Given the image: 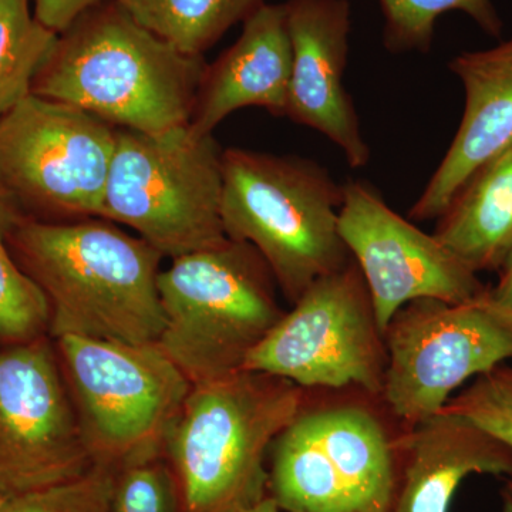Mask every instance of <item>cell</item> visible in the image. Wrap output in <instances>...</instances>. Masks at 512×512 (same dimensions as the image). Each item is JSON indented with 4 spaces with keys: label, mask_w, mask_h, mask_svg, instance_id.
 Returning a JSON list of instances; mask_svg holds the SVG:
<instances>
[{
    "label": "cell",
    "mask_w": 512,
    "mask_h": 512,
    "mask_svg": "<svg viewBox=\"0 0 512 512\" xmlns=\"http://www.w3.org/2000/svg\"><path fill=\"white\" fill-rule=\"evenodd\" d=\"M396 446L399 476L390 512H448L471 474L512 478L511 448L457 414H434Z\"/></svg>",
    "instance_id": "cell-17"
},
{
    "label": "cell",
    "mask_w": 512,
    "mask_h": 512,
    "mask_svg": "<svg viewBox=\"0 0 512 512\" xmlns=\"http://www.w3.org/2000/svg\"><path fill=\"white\" fill-rule=\"evenodd\" d=\"M339 232L365 278L382 335L407 303L470 302L487 291L478 274L436 235L394 212L365 181L343 184Z\"/></svg>",
    "instance_id": "cell-13"
},
{
    "label": "cell",
    "mask_w": 512,
    "mask_h": 512,
    "mask_svg": "<svg viewBox=\"0 0 512 512\" xmlns=\"http://www.w3.org/2000/svg\"><path fill=\"white\" fill-rule=\"evenodd\" d=\"M20 269L45 293L53 338L148 345L164 329V256L103 218L20 221L8 238Z\"/></svg>",
    "instance_id": "cell-1"
},
{
    "label": "cell",
    "mask_w": 512,
    "mask_h": 512,
    "mask_svg": "<svg viewBox=\"0 0 512 512\" xmlns=\"http://www.w3.org/2000/svg\"><path fill=\"white\" fill-rule=\"evenodd\" d=\"M114 127L30 94L0 117V200L20 221L100 218Z\"/></svg>",
    "instance_id": "cell-8"
},
{
    "label": "cell",
    "mask_w": 512,
    "mask_h": 512,
    "mask_svg": "<svg viewBox=\"0 0 512 512\" xmlns=\"http://www.w3.org/2000/svg\"><path fill=\"white\" fill-rule=\"evenodd\" d=\"M242 512H284L278 507V504L272 500L269 495H266L264 500L259 501L258 504L252 505L251 508Z\"/></svg>",
    "instance_id": "cell-29"
},
{
    "label": "cell",
    "mask_w": 512,
    "mask_h": 512,
    "mask_svg": "<svg viewBox=\"0 0 512 512\" xmlns=\"http://www.w3.org/2000/svg\"><path fill=\"white\" fill-rule=\"evenodd\" d=\"M106 2L109 0H33V15L43 28L60 35L84 13Z\"/></svg>",
    "instance_id": "cell-26"
},
{
    "label": "cell",
    "mask_w": 512,
    "mask_h": 512,
    "mask_svg": "<svg viewBox=\"0 0 512 512\" xmlns=\"http://www.w3.org/2000/svg\"><path fill=\"white\" fill-rule=\"evenodd\" d=\"M284 5L292 46L285 117L329 138L350 167H366L370 147L345 87L352 30L349 0H288Z\"/></svg>",
    "instance_id": "cell-14"
},
{
    "label": "cell",
    "mask_w": 512,
    "mask_h": 512,
    "mask_svg": "<svg viewBox=\"0 0 512 512\" xmlns=\"http://www.w3.org/2000/svg\"><path fill=\"white\" fill-rule=\"evenodd\" d=\"M56 37L37 22L30 0H0V117L32 94Z\"/></svg>",
    "instance_id": "cell-20"
},
{
    "label": "cell",
    "mask_w": 512,
    "mask_h": 512,
    "mask_svg": "<svg viewBox=\"0 0 512 512\" xmlns=\"http://www.w3.org/2000/svg\"><path fill=\"white\" fill-rule=\"evenodd\" d=\"M386 360L369 289L350 259L302 293L244 370L282 377L303 390L355 387L380 396Z\"/></svg>",
    "instance_id": "cell-11"
},
{
    "label": "cell",
    "mask_w": 512,
    "mask_h": 512,
    "mask_svg": "<svg viewBox=\"0 0 512 512\" xmlns=\"http://www.w3.org/2000/svg\"><path fill=\"white\" fill-rule=\"evenodd\" d=\"M386 370L380 397L413 427L440 413L467 380L512 360V323L483 296L404 305L383 335Z\"/></svg>",
    "instance_id": "cell-10"
},
{
    "label": "cell",
    "mask_w": 512,
    "mask_h": 512,
    "mask_svg": "<svg viewBox=\"0 0 512 512\" xmlns=\"http://www.w3.org/2000/svg\"><path fill=\"white\" fill-rule=\"evenodd\" d=\"M171 261L158 276L165 323L157 345L191 386L242 372L285 313L265 259L227 238Z\"/></svg>",
    "instance_id": "cell-5"
},
{
    "label": "cell",
    "mask_w": 512,
    "mask_h": 512,
    "mask_svg": "<svg viewBox=\"0 0 512 512\" xmlns=\"http://www.w3.org/2000/svg\"><path fill=\"white\" fill-rule=\"evenodd\" d=\"M383 45L392 53H429L436 23L448 12H463L485 35L500 37L504 22L491 0H379Z\"/></svg>",
    "instance_id": "cell-21"
},
{
    "label": "cell",
    "mask_w": 512,
    "mask_h": 512,
    "mask_svg": "<svg viewBox=\"0 0 512 512\" xmlns=\"http://www.w3.org/2000/svg\"><path fill=\"white\" fill-rule=\"evenodd\" d=\"M448 69L463 84V117L446 156L409 211L413 221L439 220L468 178L512 146V36L490 49L460 53Z\"/></svg>",
    "instance_id": "cell-15"
},
{
    "label": "cell",
    "mask_w": 512,
    "mask_h": 512,
    "mask_svg": "<svg viewBox=\"0 0 512 512\" xmlns=\"http://www.w3.org/2000/svg\"><path fill=\"white\" fill-rule=\"evenodd\" d=\"M117 468L94 463L76 480L9 498L0 512H110Z\"/></svg>",
    "instance_id": "cell-23"
},
{
    "label": "cell",
    "mask_w": 512,
    "mask_h": 512,
    "mask_svg": "<svg viewBox=\"0 0 512 512\" xmlns=\"http://www.w3.org/2000/svg\"><path fill=\"white\" fill-rule=\"evenodd\" d=\"M110 512H180L177 485L163 456L117 471Z\"/></svg>",
    "instance_id": "cell-25"
},
{
    "label": "cell",
    "mask_w": 512,
    "mask_h": 512,
    "mask_svg": "<svg viewBox=\"0 0 512 512\" xmlns=\"http://www.w3.org/2000/svg\"><path fill=\"white\" fill-rule=\"evenodd\" d=\"M18 222V215L0 200V338L22 343L39 338L49 326L50 306L10 252L9 234Z\"/></svg>",
    "instance_id": "cell-22"
},
{
    "label": "cell",
    "mask_w": 512,
    "mask_h": 512,
    "mask_svg": "<svg viewBox=\"0 0 512 512\" xmlns=\"http://www.w3.org/2000/svg\"><path fill=\"white\" fill-rule=\"evenodd\" d=\"M343 185L325 167L247 148L222 151L225 235L262 255L286 301L295 303L350 254L339 232Z\"/></svg>",
    "instance_id": "cell-4"
},
{
    "label": "cell",
    "mask_w": 512,
    "mask_h": 512,
    "mask_svg": "<svg viewBox=\"0 0 512 512\" xmlns=\"http://www.w3.org/2000/svg\"><path fill=\"white\" fill-rule=\"evenodd\" d=\"M94 463L120 470L163 456L191 383L157 343L57 339Z\"/></svg>",
    "instance_id": "cell-9"
},
{
    "label": "cell",
    "mask_w": 512,
    "mask_h": 512,
    "mask_svg": "<svg viewBox=\"0 0 512 512\" xmlns=\"http://www.w3.org/2000/svg\"><path fill=\"white\" fill-rule=\"evenodd\" d=\"M441 412L473 421L512 450V367L503 363L477 376Z\"/></svg>",
    "instance_id": "cell-24"
},
{
    "label": "cell",
    "mask_w": 512,
    "mask_h": 512,
    "mask_svg": "<svg viewBox=\"0 0 512 512\" xmlns=\"http://www.w3.org/2000/svg\"><path fill=\"white\" fill-rule=\"evenodd\" d=\"M291 72L285 5L265 2L244 20L237 42L205 67L188 127L208 136L245 107L285 117Z\"/></svg>",
    "instance_id": "cell-16"
},
{
    "label": "cell",
    "mask_w": 512,
    "mask_h": 512,
    "mask_svg": "<svg viewBox=\"0 0 512 512\" xmlns=\"http://www.w3.org/2000/svg\"><path fill=\"white\" fill-rule=\"evenodd\" d=\"M485 298L512 323V251L498 271L497 284L487 286Z\"/></svg>",
    "instance_id": "cell-27"
},
{
    "label": "cell",
    "mask_w": 512,
    "mask_h": 512,
    "mask_svg": "<svg viewBox=\"0 0 512 512\" xmlns=\"http://www.w3.org/2000/svg\"><path fill=\"white\" fill-rule=\"evenodd\" d=\"M399 476L396 440L365 404L306 407L268 456V495L284 512H390Z\"/></svg>",
    "instance_id": "cell-7"
},
{
    "label": "cell",
    "mask_w": 512,
    "mask_h": 512,
    "mask_svg": "<svg viewBox=\"0 0 512 512\" xmlns=\"http://www.w3.org/2000/svg\"><path fill=\"white\" fill-rule=\"evenodd\" d=\"M303 404L302 387L262 372L191 386L163 446L180 512H242L264 500L269 450Z\"/></svg>",
    "instance_id": "cell-3"
},
{
    "label": "cell",
    "mask_w": 512,
    "mask_h": 512,
    "mask_svg": "<svg viewBox=\"0 0 512 512\" xmlns=\"http://www.w3.org/2000/svg\"><path fill=\"white\" fill-rule=\"evenodd\" d=\"M500 497L503 512H512V478H505Z\"/></svg>",
    "instance_id": "cell-28"
},
{
    "label": "cell",
    "mask_w": 512,
    "mask_h": 512,
    "mask_svg": "<svg viewBox=\"0 0 512 512\" xmlns=\"http://www.w3.org/2000/svg\"><path fill=\"white\" fill-rule=\"evenodd\" d=\"M144 28L191 56H204L265 0H117Z\"/></svg>",
    "instance_id": "cell-19"
},
{
    "label": "cell",
    "mask_w": 512,
    "mask_h": 512,
    "mask_svg": "<svg viewBox=\"0 0 512 512\" xmlns=\"http://www.w3.org/2000/svg\"><path fill=\"white\" fill-rule=\"evenodd\" d=\"M93 464L46 340L0 352V498L76 480Z\"/></svg>",
    "instance_id": "cell-12"
},
{
    "label": "cell",
    "mask_w": 512,
    "mask_h": 512,
    "mask_svg": "<svg viewBox=\"0 0 512 512\" xmlns=\"http://www.w3.org/2000/svg\"><path fill=\"white\" fill-rule=\"evenodd\" d=\"M100 218L127 225L164 258L227 239L222 224V148L214 134L181 126L163 133L114 128Z\"/></svg>",
    "instance_id": "cell-6"
},
{
    "label": "cell",
    "mask_w": 512,
    "mask_h": 512,
    "mask_svg": "<svg viewBox=\"0 0 512 512\" xmlns=\"http://www.w3.org/2000/svg\"><path fill=\"white\" fill-rule=\"evenodd\" d=\"M207 64L109 0L57 35L32 94L70 104L114 128L163 133L190 123Z\"/></svg>",
    "instance_id": "cell-2"
},
{
    "label": "cell",
    "mask_w": 512,
    "mask_h": 512,
    "mask_svg": "<svg viewBox=\"0 0 512 512\" xmlns=\"http://www.w3.org/2000/svg\"><path fill=\"white\" fill-rule=\"evenodd\" d=\"M3 501H5V500H2V498H0V505L3 504Z\"/></svg>",
    "instance_id": "cell-30"
},
{
    "label": "cell",
    "mask_w": 512,
    "mask_h": 512,
    "mask_svg": "<svg viewBox=\"0 0 512 512\" xmlns=\"http://www.w3.org/2000/svg\"><path fill=\"white\" fill-rule=\"evenodd\" d=\"M434 235L476 274L500 271L512 251V146L468 178Z\"/></svg>",
    "instance_id": "cell-18"
}]
</instances>
